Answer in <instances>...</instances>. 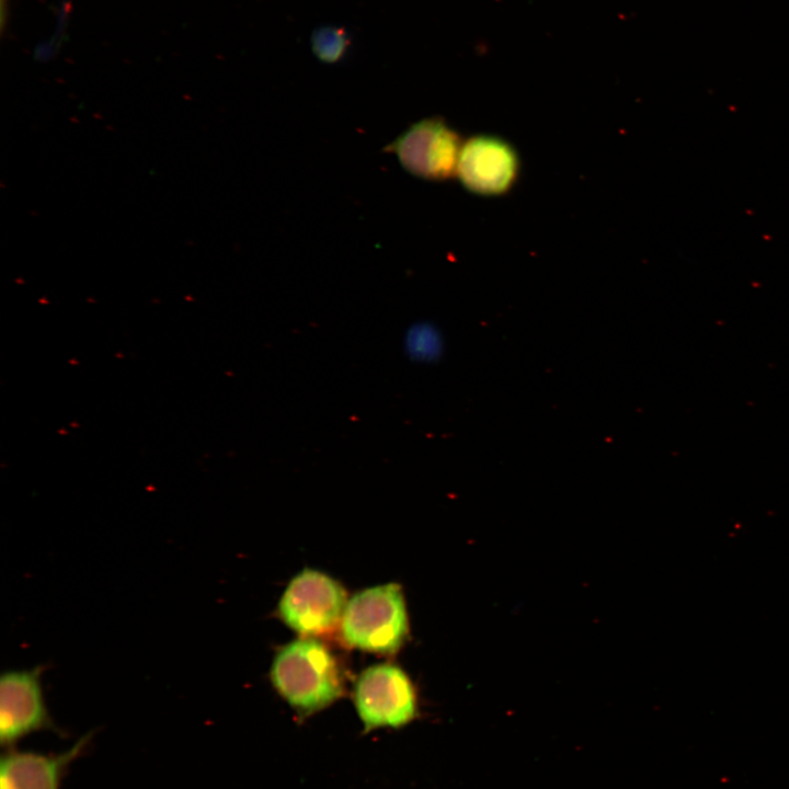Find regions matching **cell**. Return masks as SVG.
I'll use <instances>...</instances> for the list:
<instances>
[{
    "mask_svg": "<svg viewBox=\"0 0 789 789\" xmlns=\"http://www.w3.org/2000/svg\"><path fill=\"white\" fill-rule=\"evenodd\" d=\"M271 679L299 718L328 708L343 694L335 659L323 643L311 638L295 640L279 650Z\"/></svg>",
    "mask_w": 789,
    "mask_h": 789,
    "instance_id": "cell-1",
    "label": "cell"
},
{
    "mask_svg": "<svg viewBox=\"0 0 789 789\" xmlns=\"http://www.w3.org/2000/svg\"><path fill=\"white\" fill-rule=\"evenodd\" d=\"M408 633V618L398 584L366 588L346 604L342 637L346 644L376 653H395Z\"/></svg>",
    "mask_w": 789,
    "mask_h": 789,
    "instance_id": "cell-2",
    "label": "cell"
},
{
    "mask_svg": "<svg viewBox=\"0 0 789 789\" xmlns=\"http://www.w3.org/2000/svg\"><path fill=\"white\" fill-rule=\"evenodd\" d=\"M43 664L32 668H10L0 676V745L18 747L28 735L50 731L59 737L67 732L52 718L42 686Z\"/></svg>",
    "mask_w": 789,
    "mask_h": 789,
    "instance_id": "cell-3",
    "label": "cell"
},
{
    "mask_svg": "<svg viewBox=\"0 0 789 789\" xmlns=\"http://www.w3.org/2000/svg\"><path fill=\"white\" fill-rule=\"evenodd\" d=\"M353 700L365 733L401 729L419 714L414 686L400 667L391 664L366 668L355 684Z\"/></svg>",
    "mask_w": 789,
    "mask_h": 789,
    "instance_id": "cell-4",
    "label": "cell"
},
{
    "mask_svg": "<svg viewBox=\"0 0 789 789\" xmlns=\"http://www.w3.org/2000/svg\"><path fill=\"white\" fill-rule=\"evenodd\" d=\"M346 604L345 592L336 581L322 572L304 570L285 590L278 613L296 632L316 636L342 620Z\"/></svg>",
    "mask_w": 789,
    "mask_h": 789,
    "instance_id": "cell-5",
    "label": "cell"
},
{
    "mask_svg": "<svg viewBox=\"0 0 789 789\" xmlns=\"http://www.w3.org/2000/svg\"><path fill=\"white\" fill-rule=\"evenodd\" d=\"M461 147L456 130L443 119L431 117L411 125L387 150L412 175L442 181L456 173Z\"/></svg>",
    "mask_w": 789,
    "mask_h": 789,
    "instance_id": "cell-6",
    "label": "cell"
},
{
    "mask_svg": "<svg viewBox=\"0 0 789 789\" xmlns=\"http://www.w3.org/2000/svg\"><path fill=\"white\" fill-rule=\"evenodd\" d=\"M95 730L82 734L69 748L38 752L18 747L0 757V789H61L71 765L88 754Z\"/></svg>",
    "mask_w": 789,
    "mask_h": 789,
    "instance_id": "cell-7",
    "label": "cell"
},
{
    "mask_svg": "<svg viewBox=\"0 0 789 789\" xmlns=\"http://www.w3.org/2000/svg\"><path fill=\"white\" fill-rule=\"evenodd\" d=\"M518 170V156L510 142L496 136L478 135L462 145L456 173L469 191L500 195L514 185Z\"/></svg>",
    "mask_w": 789,
    "mask_h": 789,
    "instance_id": "cell-8",
    "label": "cell"
},
{
    "mask_svg": "<svg viewBox=\"0 0 789 789\" xmlns=\"http://www.w3.org/2000/svg\"><path fill=\"white\" fill-rule=\"evenodd\" d=\"M444 348V336L438 327L433 323L415 322L404 333L403 350L414 362H436L442 357Z\"/></svg>",
    "mask_w": 789,
    "mask_h": 789,
    "instance_id": "cell-9",
    "label": "cell"
},
{
    "mask_svg": "<svg viewBox=\"0 0 789 789\" xmlns=\"http://www.w3.org/2000/svg\"><path fill=\"white\" fill-rule=\"evenodd\" d=\"M348 44L347 35L339 27H321L311 37V47L315 55L324 62L339 61L346 52Z\"/></svg>",
    "mask_w": 789,
    "mask_h": 789,
    "instance_id": "cell-10",
    "label": "cell"
}]
</instances>
